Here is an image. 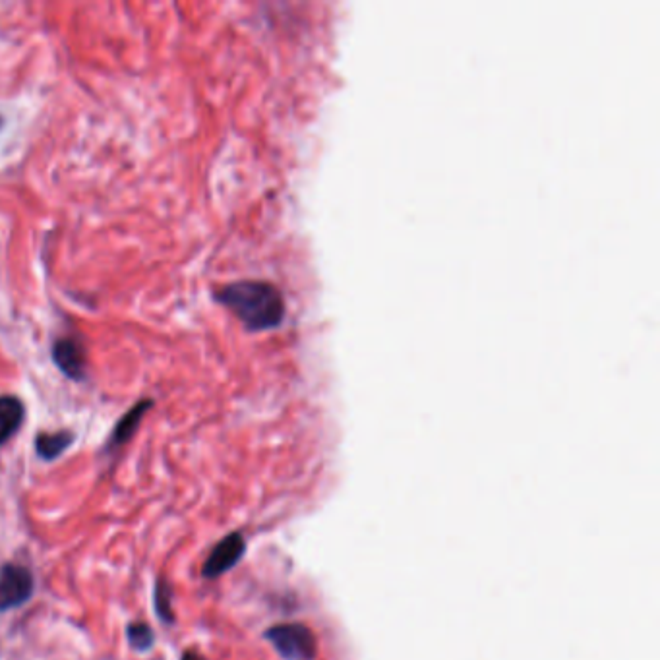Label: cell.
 <instances>
[{
  "label": "cell",
  "instance_id": "cell-11",
  "mask_svg": "<svg viewBox=\"0 0 660 660\" xmlns=\"http://www.w3.org/2000/svg\"><path fill=\"white\" fill-rule=\"evenodd\" d=\"M182 660H206L200 653H196V651H186L184 655H182Z\"/></svg>",
  "mask_w": 660,
  "mask_h": 660
},
{
  "label": "cell",
  "instance_id": "cell-2",
  "mask_svg": "<svg viewBox=\"0 0 660 660\" xmlns=\"http://www.w3.org/2000/svg\"><path fill=\"white\" fill-rule=\"evenodd\" d=\"M266 639L285 660H314L318 645L312 630L304 624H279L266 631Z\"/></svg>",
  "mask_w": 660,
  "mask_h": 660
},
{
  "label": "cell",
  "instance_id": "cell-5",
  "mask_svg": "<svg viewBox=\"0 0 660 660\" xmlns=\"http://www.w3.org/2000/svg\"><path fill=\"white\" fill-rule=\"evenodd\" d=\"M55 360L60 366V370L64 374H68L70 378H80L84 374V366H86V357H84V349L78 341L74 339H60L59 343L55 345Z\"/></svg>",
  "mask_w": 660,
  "mask_h": 660
},
{
  "label": "cell",
  "instance_id": "cell-6",
  "mask_svg": "<svg viewBox=\"0 0 660 660\" xmlns=\"http://www.w3.org/2000/svg\"><path fill=\"white\" fill-rule=\"evenodd\" d=\"M24 405L14 395L0 397V446L6 444L22 426Z\"/></svg>",
  "mask_w": 660,
  "mask_h": 660
},
{
  "label": "cell",
  "instance_id": "cell-3",
  "mask_svg": "<svg viewBox=\"0 0 660 660\" xmlns=\"http://www.w3.org/2000/svg\"><path fill=\"white\" fill-rule=\"evenodd\" d=\"M33 595V575L28 568L8 564L0 571V612L26 604Z\"/></svg>",
  "mask_w": 660,
  "mask_h": 660
},
{
  "label": "cell",
  "instance_id": "cell-1",
  "mask_svg": "<svg viewBox=\"0 0 660 660\" xmlns=\"http://www.w3.org/2000/svg\"><path fill=\"white\" fill-rule=\"evenodd\" d=\"M217 299L235 312L248 330H271L279 326L285 316L281 293L264 281H239L227 285L219 291Z\"/></svg>",
  "mask_w": 660,
  "mask_h": 660
},
{
  "label": "cell",
  "instance_id": "cell-4",
  "mask_svg": "<svg viewBox=\"0 0 660 660\" xmlns=\"http://www.w3.org/2000/svg\"><path fill=\"white\" fill-rule=\"evenodd\" d=\"M244 550H246V542L240 533L227 535L225 539L213 546L208 560L204 562L202 575L206 579H215V577L233 570L239 564L240 558L244 556Z\"/></svg>",
  "mask_w": 660,
  "mask_h": 660
},
{
  "label": "cell",
  "instance_id": "cell-9",
  "mask_svg": "<svg viewBox=\"0 0 660 660\" xmlns=\"http://www.w3.org/2000/svg\"><path fill=\"white\" fill-rule=\"evenodd\" d=\"M155 610H157V616L165 624L175 622V614H173V591H171V585L165 579H159L155 583Z\"/></svg>",
  "mask_w": 660,
  "mask_h": 660
},
{
  "label": "cell",
  "instance_id": "cell-10",
  "mask_svg": "<svg viewBox=\"0 0 660 660\" xmlns=\"http://www.w3.org/2000/svg\"><path fill=\"white\" fill-rule=\"evenodd\" d=\"M126 637H128L130 647L136 649V651H150L153 647V641H155V635H153L150 626L148 624H138V622H134L126 628Z\"/></svg>",
  "mask_w": 660,
  "mask_h": 660
},
{
  "label": "cell",
  "instance_id": "cell-7",
  "mask_svg": "<svg viewBox=\"0 0 660 660\" xmlns=\"http://www.w3.org/2000/svg\"><path fill=\"white\" fill-rule=\"evenodd\" d=\"M74 442L70 432H55V434H41L35 442V450L41 459H57L62 451Z\"/></svg>",
  "mask_w": 660,
  "mask_h": 660
},
{
  "label": "cell",
  "instance_id": "cell-8",
  "mask_svg": "<svg viewBox=\"0 0 660 660\" xmlns=\"http://www.w3.org/2000/svg\"><path fill=\"white\" fill-rule=\"evenodd\" d=\"M148 409H150V401H144V403L136 405V407H134L124 419L120 420L119 426H117V430H115V434H113V444H115V446L124 444V442L136 432L140 420H142L144 413H146Z\"/></svg>",
  "mask_w": 660,
  "mask_h": 660
}]
</instances>
